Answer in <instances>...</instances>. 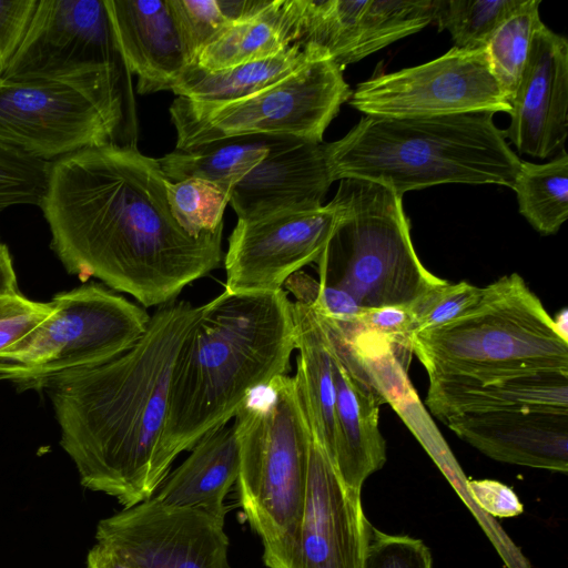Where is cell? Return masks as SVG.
Here are the masks:
<instances>
[{
  "mask_svg": "<svg viewBox=\"0 0 568 568\" xmlns=\"http://www.w3.org/2000/svg\"><path fill=\"white\" fill-rule=\"evenodd\" d=\"M333 369L336 387L333 465L347 487L361 491L365 480L386 462V443L378 427L379 407L385 402L334 354Z\"/></svg>",
  "mask_w": 568,
  "mask_h": 568,
  "instance_id": "cell-21",
  "label": "cell"
},
{
  "mask_svg": "<svg viewBox=\"0 0 568 568\" xmlns=\"http://www.w3.org/2000/svg\"><path fill=\"white\" fill-rule=\"evenodd\" d=\"M87 568H134L108 548L97 544L87 556Z\"/></svg>",
  "mask_w": 568,
  "mask_h": 568,
  "instance_id": "cell-41",
  "label": "cell"
},
{
  "mask_svg": "<svg viewBox=\"0 0 568 568\" xmlns=\"http://www.w3.org/2000/svg\"><path fill=\"white\" fill-rule=\"evenodd\" d=\"M307 8L308 0H267L256 13L230 23L196 64L219 71L285 51L302 39Z\"/></svg>",
  "mask_w": 568,
  "mask_h": 568,
  "instance_id": "cell-23",
  "label": "cell"
},
{
  "mask_svg": "<svg viewBox=\"0 0 568 568\" xmlns=\"http://www.w3.org/2000/svg\"><path fill=\"white\" fill-rule=\"evenodd\" d=\"M92 70L131 74L104 0H37L1 80L50 78Z\"/></svg>",
  "mask_w": 568,
  "mask_h": 568,
  "instance_id": "cell-12",
  "label": "cell"
},
{
  "mask_svg": "<svg viewBox=\"0 0 568 568\" xmlns=\"http://www.w3.org/2000/svg\"><path fill=\"white\" fill-rule=\"evenodd\" d=\"M352 95L343 70L326 52L243 99L203 104L178 97L170 113L176 150L227 138L286 135L322 143L326 128Z\"/></svg>",
  "mask_w": 568,
  "mask_h": 568,
  "instance_id": "cell-10",
  "label": "cell"
},
{
  "mask_svg": "<svg viewBox=\"0 0 568 568\" xmlns=\"http://www.w3.org/2000/svg\"><path fill=\"white\" fill-rule=\"evenodd\" d=\"M324 52L315 45L294 43L276 55L219 71H209L193 63L181 73L170 91L203 104L236 101L280 81Z\"/></svg>",
  "mask_w": 568,
  "mask_h": 568,
  "instance_id": "cell-25",
  "label": "cell"
},
{
  "mask_svg": "<svg viewBox=\"0 0 568 568\" xmlns=\"http://www.w3.org/2000/svg\"><path fill=\"white\" fill-rule=\"evenodd\" d=\"M554 322L558 328V331L560 332V334L568 339V315H567V310L564 308L561 311V313H559L557 315L556 318H554Z\"/></svg>",
  "mask_w": 568,
  "mask_h": 568,
  "instance_id": "cell-43",
  "label": "cell"
},
{
  "mask_svg": "<svg viewBox=\"0 0 568 568\" xmlns=\"http://www.w3.org/2000/svg\"><path fill=\"white\" fill-rule=\"evenodd\" d=\"M239 503L267 568H288L303 516L311 427L294 376L253 389L234 416Z\"/></svg>",
  "mask_w": 568,
  "mask_h": 568,
  "instance_id": "cell-5",
  "label": "cell"
},
{
  "mask_svg": "<svg viewBox=\"0 0 568 568\" xmlns=\"http://www.w3.org/2000/svg\"><path fill=\"white\" fill-rule=\"evenodd\" d=\"M362 568H433V558L420 539L389 535L369 523Z\"/></svg>",
  "mask_w": 568,
  "mask_h": 568,
  "instance_id": "cell-35",
  "label": "cell"
},
{
  "mask_svg": "<svg viewBox=\"0 0 568 568\" xmlns=\"http://www.w3.org/2000/svg\"><path fill=\"white\" fill-rule=\"evenodd\" d=\"M19 292L17 275L8 247L0 243V293Z\"/></svg>",
  "mask_w": 568,
  "mask_h": 568,
  "instance_id": "cell-42",
  "label": "cell"
},
{
  "mask_svg": "<svg viewBox=\"0 0 568 568\" xmlns=\"http://www.w3.org/2000/svg\"><path fill=\"white\" fill-rule=\"evenodd\" d=\"M445 424L486 456L566 474L568 412L508 410L450 417Z\"/></svg>",
  "mask_w": 568,
  "mask_h": 568,
  "instance_id": "cell-18",
  "label": "cell"
},
{
  "mask_svg": "<svg viewBox=\"0 0 568 568\" xmlns=\"http://www.w3.org/2000/svg\"><path fill=\"white\" fill-rule=\"evenodd\" d=\"M197 306L162 305L142 337L119 356L51 381L47 390L60 445L83 487L124 508L153 496L165 479L158 454L172 369Z\"/></svg>",
  "mask_w": 568,
  "mask_h": 568,
  "instance_id": "cell-2",
  "label": "cell"
},
{
  "mask_svg": "<svg viewBox=\"0 0 568 568\" xmlns=\"http://www.w3.org/2000/svg\"><path fill=\"white\" fill-rule=\"evenodd\" d=\"M224 524L151 497L100 520L95 539L134 568H232Z\"/></svg>",
  "mask_w": 568,
  "mask_h": 568,
  "instance_id": "cell-13",
  "label": "cell"
},
{
  "mask_svg": "<svg viewBox=\"0 0 568 568\" xmlns=\"http://www.w3.org/2000/svg\"><path fill=\"white\" fill-rule=\"evenodd\" d=\"M349 99L365 115L387 118L510 112L486 48L469 51L454 47L424 64L366 80Z\"/></svg>",
  "mask_w": 568,
  "mask_h": 568,
  "instance_id": "cell-11",
  "label": "cell"
},
{
  "mask_svg": "<svg viewBox=\"0 0 568 568\" xmlns=\"http://www.w3.org/2000/svg\"><path fill=\"white\" fill-rule=\"evenodd\" d=\"M51 314L0 353V382L43 389L51 381L105 363L132 347L148 328L145 310L101 284L54 295Z\"/></svg>",
  "mask_w": 568,
  "mask_h": 568,
  "instance_id": "cell-9",
  "label": "cell"
},
{
  "mask_svg": "<svg viewBox=\"0 0 568 568\" xmlns=\"http://www.w3.org/2000/svg\"><path fill=\"white\" fill-rule=\"evenodd\" d=\"M0 80H1V78H0Z\"/></svg>",
  "mask_w": 568,
  "mask_h": 568,
  "instance_id": "cell-44",
  "label": "cell"
},
{
  "mask_svg": "<svg viewBox=\"0 0 568 568\" xmlns=\"http://www.w3.org/2000/svg\"><path fill=\"white\" fill-rule=\"evenodd\" d=\"M437 3L438 0H368L342 70L434 22Z\"/></svg>",
  "mask_w": 568,
  "mask_h": 568,
  "instance_id": "cell-28",
  "label": "cell"
},
{
  "mask_svg": "<svg viewBox=\"0 0 568 568\" xmlns=\"http://www.w3.org/2000/svg\"><path fill=\"white\" fill-rule=\"evenodd\" d=\"M484 288L481 300L465 314L413 335V353L429 379L568 372V339L519 274Z\"/></svg>",
  "mask_w": 568,
  "mask_h": 568,
  "instance_id": "cell-6",
  "label": "cell"
},
{
  "mask_svg": "<svg viewBox=\"0 0 568 568\" xmlns=\"http://www.w3.org/2000/svg\"><path fill=\"white\" fill-rule=\"evenodd\" d=\"M368 524L361 491L344 484L311 430L304 509L288 568H362Z\"/></svg>",
  "mask_w": 568,
  "mask_h": 568,
  "instance_id": "cell-15",
  "label": "cell"
},
{
  "mask_svg": "<svg viewBox=\"0 0 568 568\" xmlns=\"http://www.w3.org/2000/svg\"><path fill=\"white\" fill-rule=\"evenodd\" d=\"M297 367L294 379L313 435L333 463L336 387L333 354L315 311L293 302Z\"/></svg>",
  "mask_w": 568,
  "mask_h": 568,
  "instance_id": "cell-24",
  "label": "cell"
},
{
  "mask_svg": "<svg viewBox=\"0 0 568 568\" xmlns=\"http://www.w3.org/2000/svg\"><path fill=\"white\" fill-rule=\"evenodd\" d=\"M363 328L375 332L398 347L413 352L412 337L415 323L407 306L364 308L354 321Z\"/></svg>",
  "mask_w": 568,
  "mask_h": 568,
  "instance_id": "cell-38",
  "label": "cell"
},
{
  "mask_svg": "<svg viewBox=\"0 0 568 568\" xmlns=\"http://www.w3.org/2000/svg\"><path fill=\"white\" fill-rule=\"evenodd\" d=\"M540 3V0H524L486 45L491 72L509 105L526 65L534 33L542 23Z\"/></svg>",
  "mask_w": 568,
  "mask_h": 568,
  "instance_id": "cell-29",
  "label": "cell"
},
{
  "mask_svg": "<svg viewBox=\"0 0 568 568\" xmlns=\"http://www.w3.org/2000/svg\"><path fill=\"white\" fill-rule=\"evenodd\" d=\"M493 115H365L342 139L324 144L332 181L366 180L400 196L443 183L513 187L521 160Z\"/></svg>",
  "mask_w": 568,
  "mask_h": 568,
  "instance_id": "cell-4",
  "label": "cell"
},
{
  "mask_svg": "<svg viewBox=\"0 0 568 568\" xmlns=\"http://www.w3.org/2000/svg\"><path fill=\"white\" fill-rule=\"evenodd\" d=\"M425 404L443 423L459 415L508 410L568 412V372H536L489 381L432 378Z\"/></svg>",
  "mask_w": 568,
  "mask_h": 568,
  "instance_id": "cell-20",
  "label": "cell"
},
{
  "mask_svg": "<svg viewBox=\"0 0 568 568\" xmlns=\"http://www.w3.org/2000/svg\"><path fill=\"white\" fill-rule=\"evenodd\" d=\"M52 308L51 302L33 301L20 292L0 293V353L29 335Z\"/></svg>",
  "mask_w": 568,
  "mask_h": 568,
  "instance_id": "cell-37",
  "label": "cell"
},
{
  "mask_svg": "<svg viewBox=\"0 0 568 568\" xmlns=\"http://www.w3.org/2000/svg\"><path fill=\"white\" fill-rule=\"evenodd\" d=\"M123 59L138 77V92L170 91L194 62L169 0H104Z\"/></svg>",
  "mask_w": 568,
  "mask_h": 568,
  "instance_id": "cell-19",
  "label": "cell"
},
{
  "mask_svg": "<svg viewBox=\"0 0 568 568\" xmlns=\"http://www.w3.org/2000/svg\"><path fill=\"white\" fill-rule=\"evenodd\" d=\"M37 0H0V78L16 52Z\"/></svg>",
  "mask_w": 568,
  "mask_h": 568,
  "instance_id": "cell-39",
  "label": "cell"
},
{
  "mask_svg": "<svg viewBox=\"0 0 568 568\" xmlns=\"http://www.w3.org/2000/svg\"><path fill=\"white\" fill-rule=\"evenodd\" d=\"M484 292V287L467 282H446L429 290L408 306L414 318L415 333L459 317L481 300Z\"/></svg>",
  "mask_w": 568,
  "mask_h": 568,
  "instance_id": "cell-33",
  "label": "cell"
},
{
  "mask_svg": "<svg viewBox=\"0 0 568 568\" xmlns=\"http://www.w3.org/2000/svg\"><path fill=\"white\" fill-rule=\"evenodd\" d=\"M283 287L295 297V302L336 322H353L364 310L349 293L322 284L304 271L290 276Z\"/></svg>",
  "mask_w": 568,
  "mask_h": 568,
  "instance_id": "cell-36",
  "label": "cell"
},
{
  "mask_svg": "<svg viewBox=\"0 0 568 568\" xmlns=\"http://www.w3.org/2000/svg\"><path fill=\"white\" fill-rule=\"evenodd\" d=\"M131 74L110 70L0 80V144L53 161L84 148H136Z\"/></svg>",
  "mask_w": 568,
  "mask_h": 568,
  "instance_id": "cell-8",
  "label": "cell"
},
{
  "mask_svg": "<svg viewBox=\"0 0 568 568\" xmlns=\"http://www.w3.org/2000/svg\"><path fill=\"white\" fill-rule=\"evenodd\" d=\"M509 114L505 138L519 153L546 159L564 150L568 133V42L544 23L534 33Z\"/></svg>",
  "mask_w": 568,
  "mask_h": 568,
  "instance_id": "cell-16",
  "label": "cell"
},
{
  "mask_svg": "<svg viewBox=\"0 0 568 568\" xmlns=\"http://www.w3.org/2000/svg\"><path fill=\"white\" fill-rule=\"evenodd\" d=\"M339 215L316 261L320 283L349 293L363 308L409 306L447 281L420 262L402 197L386 185L339 180Z\"/></svg>",
  "mask_w": 568,
  "mask_h": 568,
  "instance_id": "cell-7",
  "label": "cell"
},
{
  "mask_svg": "<svg viewBox=\"0 0 568 568\" xmlns=\"http://www.w3.org/2000/svg\"><path fill=\"white\" fill-rule=\"evenodd\" d=\"M296 332L285 290L223 291L197 306L176 356L159 446L162 476L209 432L229 424L247 395L287 375Z\"/></svg>",
  "mask_w": 568,
  "mask_h": 568,
  "instance_id": "cell-3",
  "label": "cell"
},
{
  "mask_svg": "<svg viewBox=\"0 0 568 568\" xmlns=\"http://www.w3.org/2000/svg\"><path fill=\"white\" fill-rule=\"evenodd\" d=\"M333 183L324 143L298 141L271 152L231 187L239 221L321 207Z\"/></svg>",
  "mask_w": 568,
  "mask_h": 568,
  "instance_id": "cell-17",
  "label": "cell"
},
{
  "mask_svg": "<svg viewBox=\"0 0 568 568\" xmlns=\"http://www.w3.org/2000/svg\"><path fill=\"white\" fill-rule=\"evenodd\" d=\"M237 475L239 447L234 424L229 423L205 434L152 498L169 507L199 509L225 523L224 499Z\"/></svg>",
  "mask_w": 568,
  "mask_h": 568,
  "instance_id": "cell-22",
  "label": "cell"
},
{
  "mask_svg": "<svg viewBox=\"0 0 568 568\" xmlns=\"http://www.w3.org/2000/svg\"><path fill=\"white\" fill-rule=\"evenodd\" d=\"M184 43L194 63L200 52L231 23L217 0H169Z\"/></svg>",
  "mask_w": 568,
  "mask_h": 568,
  "instance_id": "cell-34",
  "label": "cell"
},
{
  "mask_svg": "<svg viewBox=\"0 0 568 568\" xmlns=\"http://www.w3.org/2000/svg\"><path fill=\"white\" fill-rule=\"evenodd\" d=\"M339 215L335 199L315 210L283 211L239 221L224 257L229 293L274 292L316 262Z\"/></svg>",
  "mask_w": 568,
  "mask_h": 568,
  "instance_id": "cell-14",
  "label": "cell"
},
{
  "mask_svg": "<svg viewBox=\"0 0 568 568\" xmlns=\"http://www.w3.org/2000/svg\"><path fill=\"white\" fill-rule=\"evenodd\" d=\"M170 182L158 159L115 143L53 160L39 207L64 268L160 307L219 267L223 227L189 234L171 209Z\"/></svg>",
  "mask_w": 568,
  "mask_h": 568,
  "instance_id": "cell-1",
  "label": "cell"
},
{
  "mask_svg": "<svg viewBox=\"0 0 568 568\" xmlns=\"http://www.w3.org/2000/svg\"><path fill=\"white\" fill-rule=\"evenodd\" d=\"M52 161L0 144V212L9 206H40Z\"/></svg>",
  "mask_w": 568,
  "mask_h": 568,
  "instance_id": "cell-32",
  "label": "cell"
},
{
  "mask_svg": "<svg viewBox=\"0 0 568 568\" xmlns=\"http://www.w3.org/2000/svg\"><path fill=\"white\" fill-rule=\"evenodd\" d=\"M168 196L173 214L193 236L214 233L223 227V213L230 203V191L202 178L170 182Z\"/></svg>",
  "mask_w": 568,
  "mask_h": 568,
  "instance_id": "cell-31",
  "label": "cell"
},
{
  "mask_svg": "<svg viewBox=\"0 0 568 568\" xmlns=\"http://www.w3.org/2000/svg\"><path fill=\"white\" fill-rule=\"evenodd\" d=\"M298 141L302 139L286 135H240L192 149H175L158 161L171 182L202 178L214 181L231 192L232 185L271 152Z\"/></svg>",
  "mask_w": 568,
  "mask_h": 568,
  "instance_id": "cell-26",
  "label": "cell"
},
{
  "mask_svg": "<svg viewBox=\"0 0 568 568\" xmlns=\"http://www.w3.org/2000/svg\"><path fill=\"white\" fill-rule=\"evenodd\" d=\"M524 0H438L434 22L449 31L455 47L485 49L497 28Z\"/></svg>",
  "mask_w": 568,
  "mask_h": 568,
  "instance_id": "cell-30",
  "label": "cell"
},
{
  "mask_svg": "<svg viewBox=\"0 0 568 568\" xmlns=\"http://www.w3.org/2000/svg\"><path fill=\"white\" fill-rule=\"evenodd\" d=\"M466 486L474 501L491 516L508 518L524 511L516 493L508 486L494 479H471Z\"/></svg>",
  "mask_w": 568,
  "mask_h": 568,
  "instance_id": "cell-40",
  "label": "cell"
},
{
  "mask_svg": "<svg viewBox=\"0 0 568 568\" xmlns=\"http://www.w3.org/2000/svg\"><path fill=\"white\" fill-rule=\"evenodd\" d=\"M520 214L542 235L556 234L568 217V155L552 161H521L513 187Z\"/></svg>",
  "mask_w": 568,
  "mask_h": 568,
  "instance_id": "cell-27",
  "label": "cell"
}]
</instances>
